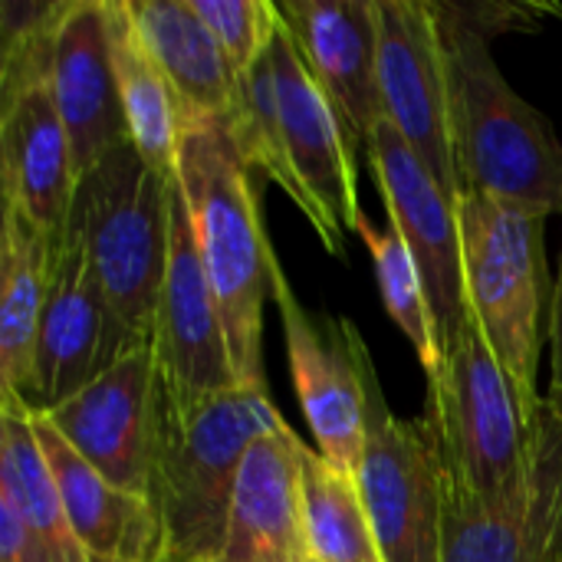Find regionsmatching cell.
<instances>
[{
    "mask_svg": "<svg viewBox=\"0 0 562 562\" xmlns=\"http://www.w3.org/2000/svg\"><path fill=\"white\" fill-rule=\"evenodd\" d=\"M290 428L270 392L237 385L201 402H178L158 385L151 507L165 533V562L221 557L227 514L247 451Z\"/></svg>",
    "mask_w": 562,
    "mask_h": 562,
    "instance_id": "cell-1",
    "label": "cell"
},
{
    "mask_svg": "<svg viewBox=\"0 0 562 562\" xmlns=\"http://www.w3.org/2000/svg\"><path fill=\"white\" fill-rule=\"evenodd\" d=\"M178 181L191 207L207 280L221 303L237 382L267 392L263 303L277 257L263 231L254 168L240 155L227 122L181 128Z\"/></svg>",
    "mask_w": 562,
    "mask_h": 562,
    "instance_id": "cell-2",
    "label": "cell"
},
{
    "mask_svg": "<svg viewBox=\"0 0 562 562\" xmlns=\"http://www.w3.org/2000/svg\"><path fill=\"white\" fill-rule=\"evenodd\" d=\"M438 26L461 191H477L547 217L562 214V142L550 119L514 92L487 40L441 16Z\"/></svg>",
    "mask_w": 562,
    "mask_h": 562,
    "instance_id": "cell-3",
    "label": "cell"
},
{
    "mask_svg": "<svg viewBox=\"0 0 562 562\" xmlns=\"http://www.w3.org/2000/svg\"><path fill=\"white\" fill-rule=\"evenodd\" d=\"M468 306L514 382L530 418L547 398L537 392L543 342H550L553 280L547 267V214L494 201L477 191L458 198Z\"/></svg>",
    "mask_w": 562,
    "mask_h": 562,
    "instance_id": "cell-4",
    "label": "cell"
},
{
    "mask_svg": "<svg viewBox=\"0 0 562 562\" xmlns=\"http://www.w3.org/2000/svg\"><path fill=\"white\" fill-rule=\"evenodd\" d=\"M425 435L445 491L477 504L507 501L530 471L537 418L491 352L474 313L428 379Z\"/></svg>",
    "mask_w": 562,
    "mask_h": 562,
    "instance_id": "cell-5",
    "label": "cell"
},
{
    "mask_svg": "<svg viewBox=\"0 0 562 562\" xmlns=\"http://www.w3.org/2000/svg\"><path fill=\"white\" fill-rule=\"evenodd\" d=\"M171 184L132 142L99 158L76 184L72 221L105 290L109 310L135 346H151L171 247Z\"/></svg>",
    "mask_w": 562,
    "mask_h": 562,
    "instance_id": "cell-6",
    "label": "cell"
},
{
    "mask_svg": "<svg viewBox=\"0 0 562 562\" xmlns=\"http://www.w3.org/2000/svg\"><path fill=\"white\" fill-rule=\"evenodd\" d=\"M349 349L366 395V448L359 494L382 562H441L445 477L425 425L398 418L382 392L372 352L349 323Z\"/></svg>",
    "mask_w": 562,
    "mask_h": 562,
    "instance_id": "cell-7",
    "label": "cell"
},
{
    "mask_svg": "<svg viewBox=\"0 0 562 562\" xmlns=\"http://www.w3.org/2000/svg\"><path fill=\"white\" fill-rule=\"evenodd\" d=\"M132 349L142 346H135L115 323L86 240L69 217L63 234L53 240L49 286L26 408L49 412L69 402Z\"/></svg>",
    "mask_w": 562,
    "mask_h": 562,
    "instance_id": "cell-8",
    "label": "cell"
},
{
    "mask_svg": "<svg viewBox=\"0 0 562 562\" xmlns=\"http://www.w3.org/2000/svg\"><path fill=\"white\" fill-rule=\"evenodd\" d=\"M369 165L389 207V227L402 234L415 257L438 352H445L471 319L458 201L435 181L389 119H382L369 138Z\"/></svg>",
    "mask_w": 562,
    "mask_h": 562,
    "instance_id": "cell-9",
    "label": "cell"
},
{
    "mask_svg": "<svg viewBox=\"0 0 562 562\" xmlns=\"http://www.w3.org/2000/svg\"><path fill=\"white\" fill-rule=\"evenodd\" d=\"M151 349L158 385L178 402H201L240 385L227 349L221 303L198 250V234L181 181L171 184V247Z\"/></svg>",
    "mask_w": 562,
    "mask_h": 562,
    "instance_id": "cell-10",
    "label": "cell"
},
{
    "mask_svg": "<svg viewBox=\"0 0 562 562\" xmlns=\"http://www.w3.org/2000/svg\"><path fill=\"white\" fill-rule=\"evenodd\" d=\"M375 10L385 119L458 201L461 178L451 145L448 63L431 0H375Z\"/></svg>",
    "mask_w": 562,
    "mask_h": 562,
    "instance_id": "cell-11",
    "label": "cell"
},
{
    "mask_svg": "<svg viewBox=\"0 0 562 562\" xmlns=\"http://www.w3.org/2000/svg\"><path fill=\"white\" fill-rule=\"evenodd\" d=\"M33 415H40L99 477L148 501L158 425V366L151 346L125 352L79 395Z\"/></svg>",
    "mask_w": 562,
    "mask_h": 562,
    "instance_id": "cell-12",
    "label": "cell"
},
{
    "mask_svg": "<svg viewBox=\"0 0 562 562\" xmlns=\"http://www.w3.org/2000/svg\"><path fill=\"white\" fill-rule=\"evenodd\" d=\"M562 418L543 405L530 471L501 504H477L445 491L441 562H560Z\"/></svg>",
    "mask_w": 562,
    "mask_h": 562,
    "instance_id": "cell-13",
    "label": "cell"
},
{
    "mask_svg": "<svg viewBox=\"0 0 562 562\" xmlns=\"http://www.w3.org/2000/svg\"><path fill=\"white\" fill-rule=\"evenodd\" d=\"M273 7L359 155L385 119L375 0H273Z\"/></svg>",
    "mask_w": 562,
    "mask_h": 562,
    "instance_id": "cell-14",
    "label": "cell"
},
{
    "mask_svg": "<svg viewBox=\"0 0 562 562\" xmlns=\"http://www.w3.org/2000/svg\"><path fill=\"white\" fill-rule=\"evenodd\" d=\"M270 300L280 310L296 398L319 454L356 477L366 448V395L349 349V319L329 316L319 329L290 290L280 263L270 273Z\"/></svg>",
    "mask_w": 562,
    "mask_h": 562,
    "instance_id": "cell-15",
    "label": "cell"
},
{
    "mask_svg": "<svg viewBox=\"0 0 562 562\" xmlns=\"http://www.w3.org/2000/svg\"><path fill=\"white\" fill-rule=\"evenodd\" d=\"M273 82H277V109L280 128L293 158V168L323 211L329 227L346 240V234L359 231V155L352 151L339 115L329 99L319 92L316 79L303 66L296 46L290 43L283 23L270 43Z\"/></svg>",
    "mask_w": 562,
    "mask_h": 562,
    "instance_id": "cell-16",
    "label": "cell"
},
{
    "mask_svg": "<svg viewBox=\"0 0 562 562\" xmlns=\"http://www.w3.org/2000/svg\"><path fill=\"white\" fill-rule=\"evenodd\" d=\"M76 165L49 82L0 95V188L3 207L16 211L46 237H59L76 201Z\"/></svg>",
    "mask_w": 562,
    "mask_h": 562,
    "instance_id": "cell-17",
    "label": "cell"
},
{
    "mask_svg": "<svg viewBox=\"0 0 562 562\" xmlns=\"http://www.w3.org/2000/svg\"><path fill=\"white\" fill-rule=\"evenodd\" d=\"M49 89L66 125L79 178L112 148L128 142V125L109 46L105 0L72 3L56 36Z\"/></svg>",
    "mask_w": 562,
    "mask_h": 562,
    "instance_id": "cell-18",
    "label": "cell"
},
{
    "mask_svg": "<svg viewBox=\"0 0 562 562\" xmlns=\"http://www.w3.org/2000/svg\"><path fill=\"white\" fill-rule=\"evenodd\" d=\"M303 448L296 431L283 428L247 451L217 562H310L300 501Z\"/></svg>",
    "mask_w": 562,
    "mask_h": 562,
    "instance_id": "cell-19",
    "label": "cell"
},
{
    "mask_svg": "<svg viewBox=\"0 0 562 562\" xmlns=\"http://www.w3.org/2000/svg\"><path fill=\"white\" fill-rule=\"evenodd\" d=\"M43 458L56 481L76 540L102 562H165V533L151 501L99 477L40 415H33Z\"/></svg>",
    "mask_w": 562,
    "mask_h": 562,
    "instance_id": "cell-20",
    "label": "cell"
},
{
    "mask_svg": "<svg viewBox=\"0 0 562 562\" xmlns=\"http://www.w3.org/2000/svg\"><path fill=\"white\" fill-rule=\"evenodd\" d=\"M125 7L175 92L181 128L204 122L231 125L240 105V79L211 30L191 10V0H125Z\"/></svg>",
    "mask_w": 562,
    "mask_h": 562,
    "instance_id": "cell-21",
    "label": "cell"
},
{
    "mask_svg": "<svg viewBox=\"0 0 562 562\" xmlns=\"http://www.w3.org/2000/svg\"><path fill=\"white\" fill-rule=\"evenodd\" d=\"M53 237L3 207L0 231V392L30 398Z\"/></svg>",
    "mask_w": 562,
    "mask_h": 562,
    "instance_id": "cell-22",
    "label": "cell"
},
{
    "mask_svg": "<svg viewBox=\"0 0 562 562\" xmlns=\"http://www.w3.org/2000/svg\"><path fill=\"white\" fill-rule=\"evenodd\" d=\"M109 46L122 95V112L128 125V142L138 155L168 181H178V148H181V112L168 79L145 49L125 0H105Z\"/></svg>",
    "mask_w": 562,
    "mask_h": 562,
    "instance_id": "cell-23",
    "label": "cell"
},
{
    "mask_svg": "<svg viewBox=\"0 0 562 562\" xmlns=\"http://www.w3.org/2000/svg\"><path fill=\"white\" fill-rule=\"evenodd\" d=\"M0 491L16 501L53 562L95 560L72 533L56 481L33 431V412L20 395L0 392Z\"/></svg>",
    "mask_w": 562,
    "mask_h": 562,
    "instance_id": "cell-24",
    "label": "cell"
},
{
    "mask_svg": "<svg viewBox=\"0 0 562 562\" xmlns=\"http://www.w3.org/2000/svg\"><path fill=\"white\" fill-rule=\"evenodd\" d=\"M300 501L310 560L382 562L359 481L310 448H303L300 464Z\"/></svg>",
    "mask_w": 562,
    "mask_h": 562,
    "instance_id": "cell-25",
    "label": "cell"
},
{
    "mask_svg": "<svg viewBox=\"0 0 562 562\" xmlns=\"http://www.w3.org/2000/svg\"><path fill=\"white\" fill-rule=\"evenodd\" d=\"M231 135L240 148V155L247 158L250 168H260L277 188L286 191V198L300 207V214L313 224L316 237L323 240V247L333 257H346V240L329 227V221L323 217V211L313 204V198L306 194L283 128H280V109H277V82H273V63H270V49L260 56V63L240 79V105L237 115L231 122Z\"/></svg>",
    "mask_w": 562,
    "mask_h": 562,
    "instance_id": "cell-26",
    "label": "cell"
},
{
    "mask_svg": "<svg viewBox=\"0 0 562 562\" xmlns=\"http://www.w3.org/2000/svg\"><path fill=\"white\" fill-rule=\"evenodd\" d=\"M375 263V277H379V293L382 303L392 316V323L408 336V342L415 346V356L425 369V375L431 379L441 366V352H438V339H435V323H431V310H428V296L422 286V273L415 267V257L408 250V244L402 240V234L395 227L382 231L372 221H359L356 231Z\"/></svg>",
    "mask_w": 562,
    "mask_h": 562,
    "instance_id": "cell-27",
    "label": "cell"
},
{
    "mask_svg": "<svg viewBox=\"0 0 562 562\" xmlns=\"http://www.w3.org/2000/svg\"><path fill=\"white\" fill-rule=\"evenodd\" d=\"M76 0H3L0 3V95L49 82L56 36Z\"/></svg>",
    "mask_w": 562,
    "mask_h": 562,
    "instance_id": "cell-28",
    "label": "cell"
},
{
    "mask_svg": "<svg viewBox=\"0 0 562 562\" xmlns=\"http://www.w3.org/2000/svg\"><path fill=\"white\" fill-rule=\"evenodd\" d=\"M191 10L217 40L237 79L260 63L280 26L273 0H191Z\"/></svg>",
    "mask_w": 562,
    "mask_h": 562,
    "instance_id": "cell-29",
    "label": "cell"
},
{
    "mask_svg": "<svg viewBox=\"0 0 562 562\" xmlns=\"http://www.w3.org/2000/svg\"><path fill=\"white\" fill-rule=\"evenodd\" d=\"M431 7L445 23L468 30L487 43L510 30H540L543 16L560 13V7H550V3H514V0H474V3L431 0Z\"/></svg>",
    "mask_w": 562,
    "mask_h": 562,
    "instance_id": "cell-30",
    "label": "cell"
},
{
    "mask_svg": "<svg viewBox=\"0 0 562 562\" xmlns=\"http://www.w3.org/2000/svg\"><path fill=\"white\" fill-rule=\"evenodd\" d=\"M0 562H53L10 494L0 491Z\"/></svg>",
    "mask_w": 562,
    "mask_h": 562,
    "instance_id": "cell-31",
    "label": "cell"
},
{
    "mask_svg": "<svg viewBox=\"0 0 562 562\" xmlns=\"http://www.w3.org/2000/svg\"><path fill=\"white\" fill-rule=\"evenodd\" d=\"M550 362H553V375H550L547 405L562 418V250L557 283H553V310H550Z\"/></svg>",
    "mask_w": 562,
    "mask_h": 562,
    "instance_id": "cell-32",
    "label": "cell"
},
{
    "mask_svg": "<svg viewBox=\"0 0 562 562\" xmlns=\"http://www.w3.org/2000/svg\"><path fill=\"white\" fill-rule=\"evenodd\" d=\"M207 562H217V560H207Z\"/></svg>",
    "mask_w": 562,
    "mask_h": 562,
    "instance_id": "cell-33",
    "label": "cell"
},
{
    "mask_svg": "<svg viewBox=\"0 0 562 562\" xmlns=\"http://www.w3.org/2000/svg\"><path fill=\"white\" fill-rule=\"evenodd\" d=\"M560 562H562V553H560Z\"/></svg>",
    "mask_w": 562,
    "mask_h": 562,
    "instance_id": "cell-34",
    "label": "cell"
},
{
    "mask_svg": "<svg viewBox=\"0 0 562 562\" xmlns=\"http://www.w3.org/2000/svg\"><path fill=\"white\" fill-rule=\"evenodd\" d=\"M310 562H313V560H310Z\"/></svg>",
    "mask_w": 562,
    "mask_h": 562,
    "instance_id": "cell-35",
    "label": "cell"
}]
</instances>
